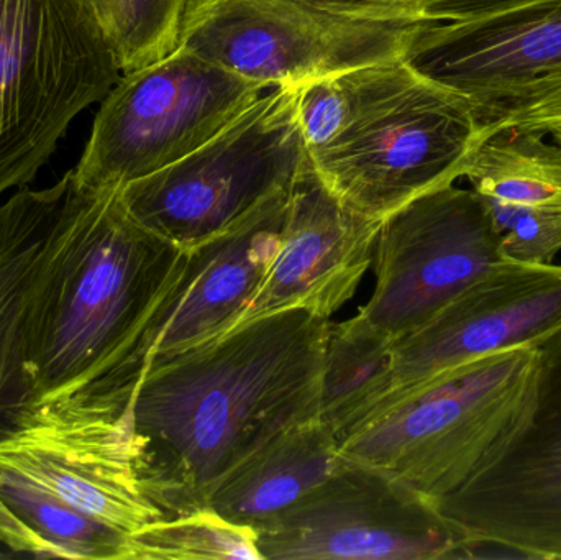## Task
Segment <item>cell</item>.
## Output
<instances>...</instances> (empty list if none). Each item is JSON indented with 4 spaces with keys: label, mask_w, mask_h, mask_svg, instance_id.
Returning a JSON list of instances; mask_svg holds the SVG:
<instances>
[{
    "label": "cell",
    "mask_w": 561,
    "mask_h": 560,
    "mask_svg": "<svg viewBox=\"0 0 561 560\" xmlns=\"http://www.w3.org/2000/svg\"><path fill=\"white\" fill-rule=\"evenodd\" d=\"M330 329L307 309L275 312L144 375L125 411L147 499L167 516L206 508L260 447L317 416Z\"/></svg>",
    "instance_id": "cell-1"
},
{
    "label": "cell",
    "mask_w": 561,
    "mask_h": 560,
    "mask_svg": "<svg viewBox=\"0 0 561 560\" xmlns=\"http://www.w3.org/2000/svg\"><path fill=\"white\" fill-rule=\"evenodd\" d=\"M184 260V250L131 217L121 190L99 193L84 250L46 335L35 416L115 418L105 410L112 380Z\"/></svg>",
    "instance_id": "cell-2"
},
{
    "label": "cell",
    "mask_w": 561,
    "mask_h": 560,
    "mask_svg": "<svg viewBox=\"0 0 561 560\" xmlns=\"http://www.w3.org/2000/svg\"><path fill=\"white\" fill-rule=\"evenodd\" d=\"M539 351L520 347L458 365L405 391L340 443L431 502L490 466L533 407Z\"/></svg>",
    "instance_id": "cell-3"
},
{
    "label": "cell",
    "mask_w": 561,
    "mask_h": 560,
    "mask_svg": "<svg viewBox=\"0 0 561 560\" xmlns=\"http://www.w3.org/2000/svg\"><path fill=\"white\" fill-rule=\"evenodd\" d=\"M121 76L94 0H0V197L35 181Z\"/></svg>",
    "instance_id": "cell-4"
},
{
    "label": "cell",
    "mask_w": 561,
    "mask_h": 560,
    "mask_svg": "<svg viewBox=\"0 0 561 560\" xmlns=\"http://www.w3.org/2000/svg\"><path fill=\"white\" fill-rule=\"evenodd\" d=\"M300 85H278L183 160L127 184L121 194L131 217L187 252L287 190L310 161Z\"/></svg>",
    "instance_id": "cell-5"
},
{
    "label": "cell",
    "mask_w": 561,
    "mask_h": 560,
    "mask_svg": "<svg viewBox=\"0 0 561 560\" xmlns=\"http://www.w3.org/2000/svg\"><path fill=\"white\" fill-rule=\"evenodd\" d=\"M263 89L176 46L122 72L101 101L72 180L85 191L124 190L203 147L255 104Z\"/></svg>",
    "instance_id": "cell-6"
},
{
    "label": "cell",
    "mask_w": 561,
    "mask_h": 560,
    "mask_svg": "<svg viewBox=\"0 0 561 560\" xmlns=\"http://www.w3.org/2000/svg\"><path fill=\"white\" fill-rule=\"evenodd\" d=\"M98 191L72 171L0 204V443L38 410V368L59 298L81 259Z\"/></svg>",
    "instance_id": "cell-7"
},
{
    "label": "cell",
    "mask_w": 561,
    "mask_h": 560,
    "mask_svg": "<svg viewBox=\"0 0 561 560\" xmlns=\"http://www.w3.org/2000/svg\"><path fill=\"white\" fill-rule=\"evenodd\" d=\"M428 23L350 15L302 0H190L176 46L278 88L398 61Z\"/></svg>",
    "instance_id": "cell-8"
},
{
    "label": "cell",
    "mask_w": 561,
    "mask_h": 560,
    "mask_svg": "<svg viewBox=\"0 0 561 560\" xmlns=\"http://www.w3.org/2000/svg\"><path fill=\"white\" fill-rule=\"evenodd\" d=\"M483 135L467 98L421 78L381 117L310 158L345 206L385 220L422 194L463 178Z\"/></svg>",
    "instance_id": "cell-9"
},
{
    "label": "cell",
    "mask_w": 561,
    "mask_h": 560,
    "mask_svg": "<svg viewBox=\"0 0 561 560\" xmlns=\"http://www.w3.org/2000/svg\"><path fill=\"white\" fill-rule=\"evenodd\" d=\"M255 532L263 560L463 559L468 548L434 502L375 467L346 459Z\"/></svg>",
    "instance_id": "cell-10"
},
{
    "label": "cell",
    "mask_w": 561,
    "mask_h": 560,
    "mask_svg": "<svg viewBox=\"0 0 561 560\" xmlns=\"http://www.w3.org/2000/svg\"><path fill=\"white\" fill-rule=\"evenodd\" d=\"M537 351L536 391L523 426L490 466L435 502L467 541V558L493 548L561 559V328Z\"/></svg>",
    "instance_id": "cell-11"
},
{
    "label": "cell",
    "mask_w": 561,
    "mask_h": 560,
    "mask_svg": "<svg viewBox=\"0 0 561 560\" xmlns=\"http://www.w3.org/2000/svg\"><path fill=\"white\" fill-rule=\"evenodd\" d=\"M375 262V292L356 316L394 341L507 260L480 196L450 184L382 220Z\"/></svg>",
    "instance_id": "cell-12"
},
{
    "label": "cell",
    "mask_w": 561,
    "mask_h": 560,
    "mask_svg": "<svg viewBox=\"0 0 561 560\" xmlns=\"http://www.w3.org/2000/svg\"><path fill=\"white\" fill-rule=\"evenodd\" d=\"M290 186L229 232L187 250L183 268L112 380L105 398L108 413L124 414L148 372L239 324L278 249Z\"/></svg>",
    "instance_id": "cell-13"
},
{
    "label": "cell",
    "mask_w": 561,
    "mask_h": 560,
    "mask_svg": "<svg viewBox=\"0 0 561 560\" xmlns=\"http://www.w3.org/2000/svg\"><path fill=\"white\" fill-rule=\"evenodd\" d=\"M402 59L467 98L486 130L561 92V0L470 22L428 23Z\"/></svg>",
    "instance_id": "cell-14"
},
{
    "label": "cell",
    "mask_w": 561,
    "mask_h": 560,
    "mask_svg": "<svg viewBox=\"0 0 561 560\" xmlns=\"http://www.w3.org/2000/svg\"><path fill=\"white\" fill-rule=\"evenodd\" d=\"M560 328L561 266L507 260L421 328L392 341L391 384L369 416L435 375L500 352L537 347Z\"/></svg>",
    "instance_id": "cell-15"
},
{
    "label": "cell",
    "mask_w": 561,
    "mask_h": 560,
    "mask_svg": "<svg viewBox=\"0 0 561 560\" xmlns=\"http://www.w3.org/2000/svg\"><path fill=\"white\" fill-rule=\"evenodd\" d=\"M135 457L127 411L121 418L35 416L0 443V470L125 535L167 518L141 490Z\"/></svg>",
    "instance_id": "cell-16"
},
{
    "label": "cell",
    "mask_w": 561,
    "mask_h": 560,
    "mask_svg": "<svg viewBox=\"0 0 561 560\" xmlns=\"http://www.w3.org/2000/svg\"><path fill=\"white\" fill-rule=\"evenodd\" d=\"M381 224L345 206L310 158L290 186L275 256L237 325L289 309L332 318L368 272Z\"/></svg>",
    "instance_id": "cell-17"
},
{
    "label": "cell",
    "mask_w": 561,
    "mask_h": 560,
    "mask_svg": "<svg viewBox=\"0 0 561 560\" xmlns=\"http://www.w3.org/2000/svg\"><path fill=\"white\" fill-rule=\"evenodd\" d=\"M546 137L513 127L484 134L465 167L511 262L552 263L561 252V145Z\"/></svg>",
    "instance_id": "cell-18"
},
{
    "label": "cell",
    "mask_w": 561,
    "mask_h": 560,
    "mask_svg": "<svg viewBox=\"0 0 561 560\" xmlns=\"http://www.w3.org/2000/svg\"><path fill=\"white\" fill-rule=\"evenodd\" d=\"M343 464L340 441L313 416L280 431L240 464L216 487L206 508L255 528L299 502Z\"/></svg>",
    "instance_id": "cell-19"
},
{
    "label": "cell",
    "mask_w": 561,
    "mask_h": 560,
    "mask_svg": "<svg viewBox=\"0 0 561 560\" xmlns=\"http://www.w3.org/2000/svg\"><path fill=\"white\" fill-rule=\"evenodd\" d=\"M0 545L35 559L124 560L127 535L0 470Z\"/></svg>",
    "instance_id": "cell-20"
},
{
    "label": "cell",
    "mask_w": 561,
    "mask_h": 560,
    "mask_svg": "<svg viewBox=\"0 0 561 560\" xmlns=\"http://www.w3.org/2000/svg\"><path fill=\"white\" fill-rule=\"evenodd\" d=\"M422 76L404 59L358 66L300 85L299 124L310 155L381 117Z\"/></svg>",
    "instance_id": "cell-21"
},
{
    "label": "cell",
    "mask_w": 561,
    "mask_h": 560,
    "mask_svg": "<svg viewBox=\"0 0 561 560\" xmlns=\"http://www.w3.org/2000/svg\"><path fill=\"white\" fill-rule=\"evenodd\" d=\"M392 339L358 316L330 329L319 420L342 443L381 403L391 384Z\"/></svg>",
    "instance_id": "cell-22"
},
{
    "label": "cell",
    "mask_w": 561,
    "mask_h": 560,
    "mask_svg": "<svg viewBox=\"0 0 561 560\" xmlns=\"http://www.w3.org/2000/svg\"><path fill=\"white\" fill-rule=\"evenodd\" d=\"M263 560L252 526L209 508L167 516L127 535L124 560Z\"/></svg>",
    "instance_id": "cell-23"
},
{
    "label": "cell",
    "mask_w": 561,
    "mask_h": 560,
    "mask_svg": "<svg viewBox=\"0 0 561 560\" xmlns=\"http://www.w3.org/2000/svg\"><path fill=\"white\" fill-rule=\"evenodd\" d=\"M190 0H95L99 20L122 72L173 52Z\"/></svg>",
    "instance_id": "cell-24"
},
{
    "label": "cell",
    "mask_w": 561,
    "mask_h": 560,
    "mask_svg": "<svg viewBox=\"0 0 561 560\" xmlns=\"http://www.w3.org/2000/svg\"><path fill=\"white\" fill-rule=\"evenodd\" d=\"M561 124V92L553 94L552 98L517 112V114L507 115L501 118L496 124L486 128V134L501 130V128H526V130L543 132L546 134L553 125Z\"/></svg>",
    "instance_id": "cell-25"
},
{
    "label": "cell",
    "mask_w": 561,
    "mask_h": 560,
    "mask_svg": "<svg viewBox=\"0 0 561 560\" xmlns=\"http://www.w3.org/2000/svg\"><path fill=\"white\" fill-rule=\"evenodd\" d=\"M547 135H550V137L553 138V140L557 141V144L561 145V124L553 125V127H550L549 130L546 132Z\"/></svg>",
    "instance_id": "cell-26"
},
{
    "label": "cell",
    "mask_w": 561,
    "mask_h": 560,
    "mask_svg": "<svg viewBox=\"0 0 561 560\" xmlns=\"http://www.w3.org/2000/svg\"><path fill=\"white\" fill-rule=\"evenodd\" d=\"M9 558V555H5V552L0 551V559Z\"/></svg>",
    "instance_id": "cell-27"
},
{
    "label": "cell",
    "mask_w": 561,
    "mask_h": 560,
    "mask_svg": "<svg viewBox=\"0 0 561 560\" xmlns=\"http://www.w3.org/2000/svg\"><path fill=\"white\" fill-rule=\"evenodd\" d=\"M94 3H95V0H94ZM95 10H98V9H95Z\"/></svg>",
    "instance_id": "cell-28"
}]
</instances>
